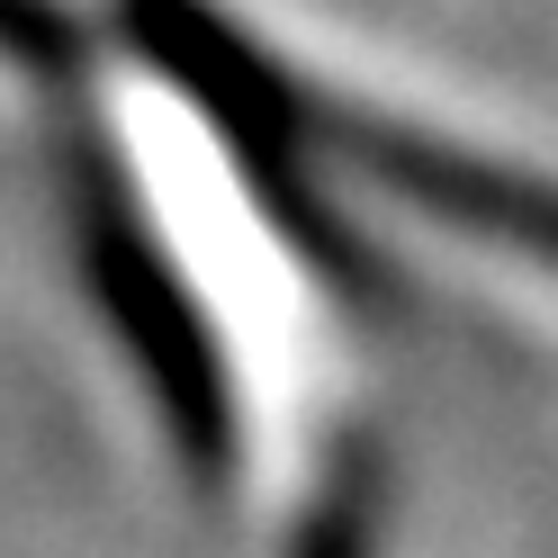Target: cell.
I'll return each instance as SVG.
<instances>
[{"label": "cell", "mask_w": 558, "mask_h": 558, "mask_svg": "<svg viewBox=\"0 0 558 558\" xmlns=\"http://www.w3.org/2000/svg\"><path fill=\"white\" fill-rule=\"evenodd\" d=\"M181 10L207 37V54L262 99V118L289 135L306 162H342V171H361L369 190H388L405 207H433L450 234H469L486 253L558 279V171L549 162H522L496 135L441 126L424 99H388L369 82H342L325 63H306L298 46L262 37V27L207 19V0H181Z\"/></svg>", "instance_id": "obj_2"}, {"label": "cell", "mask_w": 558, "mask_h": 558, "mask_svg": "<svg viewBox=\"0 0 558 558\" xmlns=\"http://www.w3.org/2000/svg\"><path fill=\"white\" fill-rule=\"evenodd\" d=\"M82 27L73 82L126 316L253 558H369L378 378L369 325L262 118L181 0Z\"/></svg>", "instance_id": "obj_1"}, {"label": "cell", "mask_w": 558, "mask_h": 558, "mask_svg": "<svg viewBox=\"0 0 558 558\" xmlns=\"http://www.w3.org/2000/svg\"><path fill=\"white\" fill-rule=\"evenodd\" d=\"M73 54L82 46V19L73 0H0V54Z\"/></svg>", "instance_id": "obj_3"}]
</instances>
